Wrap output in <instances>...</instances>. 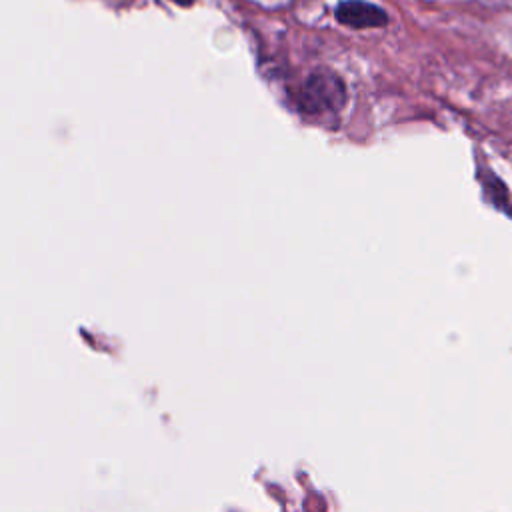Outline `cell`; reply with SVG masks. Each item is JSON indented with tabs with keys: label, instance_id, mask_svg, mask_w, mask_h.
<instances>
[{
	"label": "cell",
	"instance_id": "cell-1",
	"mask_svg": "<svg viewBox=\"0 0 512 512\" xmlns=\"http://www.w3.org/2000/svg\"><path fill=\"white\" fill-rule=\"evenodd\" d=\"M346 100V88L340 76L330 70H316L302 88V108L308 114H324L340 108Z\"/></svg>",
	"mask_w": 512,
	"mask_h": 512
},
{
	"label": "cell",
	"instance_id": "cell-2",
	"mask_svg": "<svg viewBox=\"0 0 512 512\" xmlns=\"http://www.w3.org/2000/svg\"><path fill=\"white\" fill-rule=\"evenodd\" d=\"M336 18L340 24L350 28H380L388 22V16L384 10L364 0L342 2L336 8Z\"/></svg>",
	"mask_w": 512,
	"mask_h": 512
},
{
	"label": "cell",
	"instance_id": "cell-3",
	"mask_svg": "<svg viewBox=\"0 0 512 512\" xmlns=\"http://www.w3.org/2000/svg\"><path fill=\"white\" fill-rule=\"evenodd\" d=\"M176 4H180V6H190L194 0H174Z\"/></svg>",
	"mask_w": 512,
	"mask_h": 512
}]
</instances>
